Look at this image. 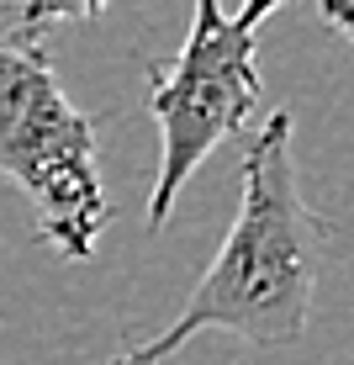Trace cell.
<instances>
[{
    "label": "cell",
    "mask_w": 354,
    "mask_h": 365,
    "mask_svg": "<svg viewBox=\"0 0 354 365\" xmlns=\"http://www.w3.org/2000/svg\"><path fill=\"white\" fill-rule=\"evenodd\" d=\"M323 265V222L301 201L291 159V111H270L244 154V196L217 259L159 339L117 355V365H164L196 334L217 329L249 344H296L307 334Z\"/></svg>",
    "instance_id": "1"
},
{
    "label": "cell",
    "mask_w": 354,
    "mask_h": 365,
    "mask_svg": "<svg viewBox=\"0 0 354 365\" xmlns=\"http://www.w3.org/2000/svg\"><path fill=\"white\" fill-rule=\"evenodd\" d=\"M0 175L32 201L37 233L64 259H90L111 222L95 122L64 96L43 37L0 32Z\"/></svg>",
    "instance_id": "2"
},
{
    "label": "cell",
    "mask_w": 354,
    "mask_h": 365,
    "mask_svg": "<svg viewBox=\"0 0 354 365\" xmlns=\"http://www.w3.org/2000/svg\"><path fill=\"white\" fill-rule=\"evenodd\" d=\"M281 11V0H244L227 16L222 0H196L191 32L180 53L148 64V117L159 122V175L148 191V228H164L175 196L217 154L233 133L254 122L259 106V32Z\"/></svg>",
    "instance_id": "3"
},
{
    "label": "cell",
    "mask_w": 354,
    "mask_h": 365,
    "mask_svg": "<svg viewBox=\"0 0 354 365\" xmlns=\"http://www.w3.org/2000/svg\"><path fill=\"white\" fill-rule=\"evenodd\" d=\"M111 0H21V16H16V27L21 32H32V37H43V27H58V21H95L100 11H106Z\"/></svg>",
    "instance_id": "4"
},
{
    "label": "cell",
    "mask_w": 354,
    "mask_h": 365,
    "mask_svg": "<svg viewBox=\"0 0 354 365\" xmlns=\"http://www.w3.org/2000/svg\"><path fill=\"white\" fill-rule=\"evenodd\" d=\"M318 11H323V21L338 37H349V43H354V0H318Z\"/></svg>",
    "instance_id": "5"
},
{
    "label": "cell",
    "mask_w": 354,
    "mask_h": 365,
    "mask_svg": "<svg viewBox=\"0 0 354 365\" xmlns=\"http://www.w3.org/2000/svg\"><path fill=\"white\" fill-rule=\"evenodd\" d=\"M16 16H21V11L11 6V0H0V32H16Z\"/></svg>",
    "instance_id": "6"
},
{
    "label": "cell",
    "mask_w": 354,
    "mask_h": 365,
    "mask_svg": "<svg viewBox=\"0 0 354 365\" xmlns=\"http://www.w3.org/2000/svg\"><path fill=\"white\" fill-rule=\"evenodd\" d=\"M106 365H117V360H106Z\"/></svg>",
    "instance_id": "7"
}]
</instances>
